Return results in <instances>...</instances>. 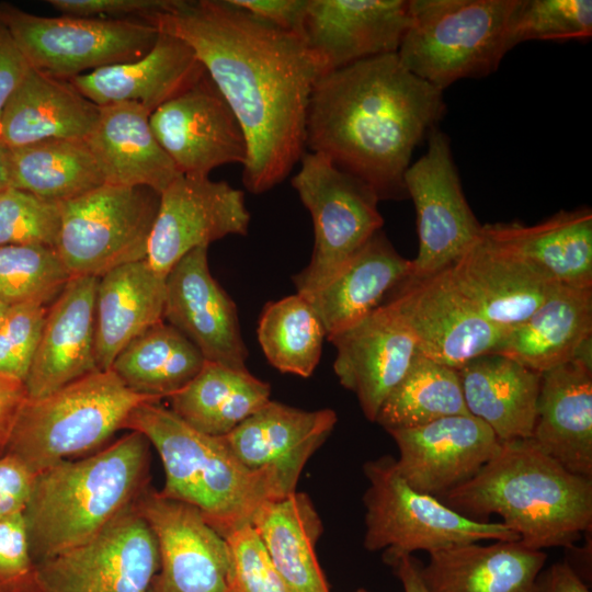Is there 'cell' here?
Here are the masks:
<instances>
[{
  "instance_id": "obj_31",
  "label": "cell",
  "mask_w": 592,
  "mask_h": 592,
  "mask_svg": "<svg viewBox=\"0 0 592 592\" xmlns=\"http://www.w3.org/2000/svg\"><path fill=\"white\" fill-rule=\"evenodd\" d=\"M166 277L140 260L99 278L95 297L94 355L100 371L133 340L163 320Z\"/></svg>"
},
{
  "instance_id": "obj_9",
  "label": "cell",
  "mask_w": 592,
  "mask_h": 592,
  "mask_svg": "<svg viewBox=\"0 0 592 592\" xmlns=\"http://www.w3.org/2000/svg\"><path fill=\"white\" fill-rule=\"evenodd\" d=\"M160 193L105 183L60 203L56 251L70 277H101L145 260Z\"/></svg>"
},
{
  "instance_id": "obj_7",
  "label": "cell",
  "mask_w": 592,
  "mask_h": 592,
  "mask_svg": "<svg viewBox=\"0 0 592 592\" xmlns=\"http://www.w3.org/2000/svg\"><path fill=\"white\" fill-rule=\"evenodd\" d=\"M519 0H409L397 50L401 65L442 92L455 81L493 73L511 50Z\"/></svg>"
},
{
  "instance_id": "obj_20",
  "label": "cell",
  "mask_w": 592,
  "mask_h": 592,
  "mask_svg": "<svg viewBox=\"0 0 592 592\" xmlns=\"http://www.w3.org/2000/svg\"><path fill=\"white\" fill-rule=\"evenodd\" d=\"M335 346L333 371L340 384L352 391L368 421L402 379L419 353L415 338L390 300L331 335Z\"/></svg>"
},
{
  "instance_id": "obj_25",
  "label": "cell",
  "mask_w": 592,
  "mask_h": 592,
  "mask_svg": "<svg viewBox=\"0 0 592 592\" xmlns=\"http://www.w3.org/2000/svg\"><path fill=\"white\" fill-rule=\"evenodd\" d=\"M99 277H71L48 308L25 387L29 398L46 396L99 371L94 355Z\"/></svg>"
},
{
  "instance_id": "obj_46",
  "label": "cell",
  "mask_w": 592,
  "mask_h": 592,
  "mask_svg": "<svg viewBox=\"0 0 592 592\" xmlns=\"http://www.w3.org/2000/svg\"><path fill=\"white\" fill-rule=\"evenodd\" d=\"M0 592H42L23 513L0 519Z\"/></svg>"
},
{
  "instance_id": "obj_13",
  "label": "cell",
  "mask_w": 592,
  "mask_h": 592,
  "mask_svg": "<svg viewBox=\"0 0 592 592\" xmlns=\"http://www.w3.org/2000/svg\"><path fill=\"white\" fill-rule=\"evenodd\" d=\"M426 138V151L405 173L419 236V251L409 277L449 267L482 235V225L463 192L448 136L436 126Z\"/></svg>"
},
{
  "instance_id": "obj_54",
  "label": "cell",
  "mask_w": 592,
  "mask_h": 592,
  "mask_svg": "<svg viewBox=\"0 0 592 592\" xmlns=\"http://www.w3.org/2000/svg\"><path fill=\"white\" fill-rule=\"evenodd\" d=\"M12 187L11 148L0 140V193Z\"/></svg>"
},
{
  "instance_id": "obj_48",
  "label": "cell",
  "mask_w": 592,
  "mask_h": 592,
  "mask_svg": "<svg viewBox=\"0 0 592 592\" xmlns=\"http://www.w3.org/2000/svg\"><path fill=\"white\" fill-rule=\"evenodd\" d=\"M35 476L15 456L0 455V519L24 512Z\"/></svg>"
},
{
  "instance_id": "obj_32",
  "label": "cell",
  "mask_w": 592,
  "mask_h": 592,
  "mask_svg": "<svg viewBox=\"0 0 592 592\" xmlns=\"http://www.w3.org/2000/svg\"><path fill=\"white\" fill-rule=\"evenodd\" d=\"M482 236L522 255L556 283L592 288V209L559 210L527 226L517 221L482 225Z\"/></svg>"
},
{
  "instance_id": "obj_1",
  "label": "cell",
  "mask_w": 592,
  "mask_h": 592,
  "mask_svg": "<svg viewBox=\"0 0 592 592\" xmlns=\"http://www.w3.org/2000/svg\"><path fill=\"white\" fill-rule=\"evenodd\" d=\"M194 50L236 115L248 146L242 183L254 194L280 184L300 160L311 90L326 73L306 42L230 0H171L143 20Z\"/></svg>"
},
{
  "instance_id": "obj_27",
  "label": "cell",
  "mask_w": 592,
  "mask_h": 592,
  "mask_svg": "<svg viewBox=\"0 0 592 592\" xmlns=\"http://www.w3.org/2000/svg\"><path fill=\"white\" fill-rule=\"evenodd\" d=\"M546 558L520 540L478 542L429 553L420 572L429 592H538Z\"/></svg>"
},
{
  "instance_id": "obj_43",
  "label": "cell",
  "mask_w": 592,
  "mask_h": 592,
  "mask_svg": "<svg viewBox=\"0 0 592 592\" xmlns=\"http://www.w3.org/2000/svg\"><path fill=\"white\" fill-rule=\"evenodd\" d=\"M60 203L10 187L0 193V247L41 244L56 247Z\"/></svg>"
},
{
  "instance_id": "obj_10",
  "label": "cell",
  "mask_w": 592,
  "mask_h": 592,
  "mask_svg": "<svg viewBox=\"0 0 592 592\" xmlns=\"http://www.w3.org/2000/svg\"><path fill=\"white\" fill-rule=\"evenodd\" d=\"M292 185L308 209L314 247L308 264L293 277L296 293L310 294L330 281L379 230L378 197L365 183L327 157L305 151Z\"/></svg>"
},
{
  "instance_id": "obj_5",
  "label": "cell",
  "mask_w": 592,
  "mask_h": 592,
  "mask_svg": "<svg viewBox=\"0 0 592 592\" xmlns=\"http://www.w3.org/2000/svg\"><path fill=\"white\" fill-rule=\"evenodd\" d=\"M123 429L141 433L158 452L166 475L159 492L198 509L223 537L251 524L263 502L278 499L269 479L244 467L223 436L195 430L159 401L135 408Z\"/></svg>"
},
{
  "instance_id": "obj_49",
  "label": "cell",
  "mask_w": 592,
  "mask_h": 592,
  "mask_svg": "<svg viewBox=\"0 0 592 592\" xmlns=\"http://www.w3.org/2000/svg\"><path fill=\"white\" fill-rule=\"evenodd\" d=\"M230 2L304 39L308 0H230Z\"/></svg>"
},
{
  "instance_id": "obj_42",
  "label": "cell",
  "mask_w": 592,
  "mask_h": 592,
  "mask_svg": "<svg viewBox=\"0 0 592 592\" xmlns=\"http://www.w3.org/2000/svg\"><path fill=\"white\" fill-rule=\"evenodd\" d=\"M592 35L591 0H519L509 27L512 49L525 41H568Z\"/></svg>"
},
{
  "instance_id": "obj_51",
  "label": "cell",
  "mask_w": 592,
  "mask_h": 592,
  "mask_svg": "<svg viewBox=\"0 0 592 592\" xmlns=\"http://www.w3.org/2000/svg\"><path fill=\"white\" fill-rule=\"evenodd\" d=\"M27 397L24 382L0 374V455L5 453L18 414Z\"/></svg>"
},
{
  "instance_id": "obj_4",
  "label": "cell",
  "mask_w": 592,
  "mask_h": 592,
  "mask_svg": "<svg viewBox=\"0 0 592 592\" xmlns=\"http://www.w3.org/2000/svg\"><path fill=\"white\" fill-rule=\"evenodd\" d=\"M149 445L132 431L96 454L36 474L23 512L35 565L84 543L136 501L147 488Z\"/></svg>"
},
{
  "instance_id": "obj_37",
  "label": "cell",
  "mask_w": 592,
  "mask_h": 592,
  "mask_svg": "<svg viewBox=\"0 0 592 592\" xmlns=\"http://www.w3.org/2000/svg\"><path fill=\"white\" fill-rule=\"evenodd\" d=\"M205 362L185 335L162 320L128 343L110 369L133 391L160 400L184 388Z\"/></svg>"
},
{
  "instance_id": "obj_45",
  "label": "cell",
  "mask_w": 592,
  "mask_h": 592,
  "mask_svg": "<svg viewBox=\"0 0 592 592\" xmlns=\"http://www.w3.org/2000/svg\"><path fill=\"white\" fill-rule=\"evenodd\" d=\"M48 308L42 303L9 307L0 322V374L25 383Z\"/></svg>"
},
{
  "instance_id": "obj_11",
  "label": "cell",
  "mask_w": 592,
  "mask_h": 592,
  "mask_svg": "<svg viewBox=\"0 0 592 592\" xmlns=\"http://www.w3.org/2000/svg\"><path fill=\"white\" fill-rule=\"evenodd\" d=\"M0 22L30 67L61 80L144 56L159 31L143 20L42 16L0 2Z\"/></svg>"
},
{
  "instance_id": "obj_14",
  "label": "cell",
  "mask_w": 592,
  "mask_h": 592,
  "mask_svg": "<svg viewBox=\"0 0 592 592\" xmlns=\"http://www.w3.org/2000/svg\"><path fill=\"white\" fill-rule=\"evenodd\" d=\"M386 300L403 317L420 354L456 369L477 356L493 353L506 332L467 301L454 286L447 267L422 277H407Z\"/></svg>"
},
{
  "instance_id": "obj_52",
  "label": "cell",
  "mask_w": 592,
  "mask_h": 592,
  "mask_svg": "<svg viewBox=\"0 0 592 592\" xmlns=\"http://www.w3.org/2000/svg\"><path fill=\"white\" fill-rule=\"evenodd\" d=\"M538 592H590L579 573L567 562H556L538 578Z\"/></svg>"
},
{
  "instance_id": "obj_40",
  "label": "cell",
  "mask_w": 592,
  "mask_h": 592,
  "mask_svg": "<svg viewBox=\"0 0 592 592\" xmlns=\"http://www.w3.org/2000/svg\"><path fill=\"white\" fill-rule=\"evenodd\" d=\"M257 332L273 367L304 378L316 369L327 338L316 311L298 293L269 303L262 310Z\"/></svg>"
},
{
  "instance_id": "obj_22",
  "label": "cell",
  "mask_w": 592,
  "mask_h": 592,
  "mask_svg": "<svg viewBox=\"0 0 592 592\" xmlns=\"http://www.w3.org/2000/svg\"><path fill=\"white\" fill-rule=\"evenodd\" d=\"M447 272L479 315L503 330L523 322L559 285L522 255L482 235Z\"/></svg>"
},
{
  "instance_id": "obj_56",
  "label": "cell",
  "mask_w": 592,
  "mask_h": 592,
  "mask_svg": "<svg viewBox=\"0 0 592 592\" xmlns=\"http://www.w3.org/2000/svg\"><path fill=\"white\" fill-rule=\"evenodd\" d=\"M355 592H369V591H367V590H365V589H358V590H356Z\"/></svg>"
},
{
  "instance_id": "obj_44",
  "label": "cell",
  "mask_w": 592,
  "mask_h": 592,
  "mask_svg": "<svg viewBox=\"0 0 592 592\" xmlns=\"http://www.w3.org/2000/svg\"><path fill=\"white\" fill-rule=\"evenodd\" d=\"M228 546V592H289L251 524L231 531Z\"/></svg>"
},
{
  "instance_id": "obj_55",
  "label": "cell",
  "mask_w": 592,
  "mask_h": 592,
  "mask_svg": "<svg viewBox=\"0 0 592 592\" xmlns=\"http://www.w3.org/2000/svg\"><path fill=\"white\" fill-rule=\"evenodd\" d=\"M9 305L0 300V322L3 320L4 316L7 315L9 310Z\"/></svg>"
},
{
  "instance_id": "obj_21",
  "label": "cell",
  "mask_w": 592,
  "mask_h": 592,
  "mask_svg": "<svg viewBox=\"0 0 592 592\" xmlns=\"http://www.w3.org/2000/svg\"><path fill=\"white\" fill-rule=\"evenodd\" d=\"M208 247L181 258L166 277L163 320L185 335L208 362L247 369L236 304L213 277Z\"/></svg>"
},
{
  "instance_id": "obj_3",
  "label": "cell",
  "mask_w": 592,
  "mask_h": 592,
  "mask_svg": "<svg viewBox=\"0 0 592 592\" xmlns=\"http://www.w3.org/2000/svg\"><path fill=\"white\" fill-rule=\"evenodd\" d=\"M437 499L474 521L498 514L532 549L573 547L592 525V479L568 471L530 439L502 442L475 477Z\"/></svg>"
},
{
  "instance_id": "obj_29",
  "label": "cell",
  "mask_w": 592,
  "mask_h": 592,
  "mask_svg": "<svg viewBox=\"0 0 592 592\" xmlns=\"http://www.w3.org/2000/svg\"><path fill=\"white\" fill-rule=\"evenodd\" d=\"M411 271L412 260L400 255L379 230L330 281L303 296L319 317L328 339L384 304Z\"/></svg>"
},
{
  "instance_id": "obj_39",
  "label": "cell",
  "mask_w": 592,
  "mask_h": 592,
  "mask_svg": "<svg viewBox=\"0 0 592 592\" xmlns=\"http://www.w3.org/2000/svg\"><path fill=\"white\" fill-rule=\"evenodd\" d=\"M462 414L470 413L457 369L418 353L382 405L375 422L389 431Z\"/></svg>"
},
{
  "instance_id": "obj_53",
  "label": "cell",
  "mask_w": 592,
  "mask_h": 592,
  "mask_svg": "<svg viewBox=\"0 0 592 592\" xmlns=\"http://www.w3.org/2000/svg\"><path fill=\"white\" fill-rule=\"evenodd\" d=\"M384 561L392 567L405 592H429L421 577V562L412 555L386 558Z\"/></svg>"
},
{
  "instance_id": "obj_6",
  "label": "cell",
  "mask_w": 592,
  "mask_h": 592,
  "mask_svg": "<svg viewBox=\"0 0 592 592\" xmlns=\"http://www.w3.org/2000/svg\"><path fill=\"white\" fill-rule=\"evenodd\" d=\"M149 401L159 399L133 391L112 369L95 371L46 396L27 397L5 453L36 475L103 444Z\"/></svg>"
},
{
  "instance_id": "obj_23",
  "label": "cell",
  "mask_w": 592,
  "mask_h": 592,
  "mask_svg": "<svg viewBox=\"0 0 592 592\" xmlns=\"http://www.w3.org/2000/svg\"><path fill=\"white\" fill-rule=\"evenodd\" d=\"M409 22V0H308L304 41L326 72L396 54Z\"/></svg>"
},
{
  "instance_id": "obj_33",
  "label": "cell",
  "mask_w": 592,
  "mask_h": 592,
  "mask_svg": "<svg viewBox=\"0 0 592 592\" xmlns=\"http://www.w3.org/2000/svg\"><path fill=\"white\" fill-rule=\"evenodd\" d=\"M457 372L468 412L488 424L501 442L532 436L540 373L498 353L477 356Z\"/></svg>"
},
{
  "instance_id": "obj_12",
  "label": "cell",
  "mask_w": 592,
  "mask_h": 592,
  "mask_svg": "<svg viewBox=\"0 0 592 592\" xmlns=\"http://www.w3.org/2000/svg\"><path fill=\"white\" fill-rule=\"evenodd\" d=\"M158 568L156 537L135 502L84 543L36 563L42 592H147Z\"/></svg>"
},
{
  "instance_id": "obj_36",
  "label": "cell",
  "mask_w": 592,
  "mask_h": 592,
  "mask_svg": "<svg viewBox=\"0 0 592 592\" xmlns=\"http://www.w3.org/2000/svg\"><path fill=\"white\" fill-rule=\"evenodd\" d=\"M271 386L248 369L206 361L198 374L170 398L171 410L195 430L225 436L270 399Z\"/></svg>"
},
{
  "instance_id": "obj_47",
  "label": "cell",
  "mask_w": 592,
  "mask_h": 592,
  "mask_svg": "<svg viewBox=\"0 0 592 592\" xmlns=\"http://www.w3.org/2000/svg\"><path fill=\"white\" fill-rule=\"evenodd\" d=\"M61 15L145 20L166 11L171 0H49Z\"/></svg>"
},
{
  "instance_id": "obj_41",
  "label": "cell",
  "mask_w": 592,
  "mask_h": 592,
  "mask_svg": "<svg viewBox=\"0 0 592 592\" xmlns=\"http://www.w3.org/2000/svg\"><path fill=\"white\" fill-rule=\"evenodd\" d=\"M70 275L53 247H0V300L9 306L47 304L64 289Z\"/></svg>"
},
{
  "instance_id": "obj_2",
  "label": "cell",
  "mask_w": 592,
  "mask_h": 592,
  "mask_svg": "<svg viewBox=\"0 0 592 592\" xmlns=\"http://www.w3.org/2000/svg\"><path fill=\"white\" fill-rule=\"evenodd\" d=\"M443 92L407 70L397 54L323 73L306 116L305 148L327 157L382 200H406L412 152L437 126Z\"/></svg>"
},
{
  "instance_id": "obj_17",
  "label": "cell",
  "mask_w": 592,
  "mask_h": 592,
  "mask_svg": "<svg viewBox=\"0 0 592 592\" xmlns=\"http://www.w3.org/2000/svg\"><path fill=\"white\" fill-rule=\"evenodd\" d=\"M151 128L178 171L207 178L217 167L243 166L248 146L230 106L208 75L150 114Z\"/></svg>"
},
{
  "instance_id": "obj_50",
  "label": "cell",
  "mask_w": 592,
  "mask_h": 592,
  "mask_svg": "<svg viewBox=\"0 0 592 592\" xmlns=\"http://www.w3.org/2000/svg\"><path fill=\"white\" fill-rule=\"evenodd\" d=\"M30 65L8 29L0 22V126L3 110Z\"/></svg>"
},
{
  "instance_id": "obj_30",
  "label": "cell",
  "mask_w": 592,
  "mask_h": 592,
  "mask_svg": "<svg viewBox=\"0 0 592 592\" xmlns=\"http://www.w3.org/2000/svg\"><path fill=\"white\" fill-rule=\"evenodd\" d=\"M99 113L100 106L68 80L30 67L3 110L0 140L19 148L54 139H86Z\"/></svg>"
},
{
  "instance_id": "obj_16",
  "label": "cell",
  "mask_w": 592,
  "mask_h": 592,
  "mask_svg": "<svg viewBox=\"0 0 592 592\" xmlns=\"http://www.w3.org/2000/svg\"><path fill=\"white\" fill-rule=\"evenodd\" d=\"M135 505L159 551V568L147 592H228L227 543L198 509L148 487Z\"/></svg>"
},
{
  "instance_id": "obj_26",
  "label": "cell",
  "mask_w": 592,
  "mask_h": 592,
  "mask_svg": "<svg viewBox=\"0 0 592 592\" xmlns=\"http://www.w3.org/2000/svg\"><path fill=\"white\" fill-rule=\"evenodd\" d=\"M205 72L187 43L159 31L153 46L140 58L89 71L68 81L98 106L135 102L152 113L196 83Z\"/></svg>"
},
{
  "instance_id": "obj_28",
  "label": "cell",
  "mask_w": 592,
  "mask_h": 592,
  "mask_svg": "<svg viewBox=\"0 0 592 592\" xmlns=\"http://www.w3.org/2000/svg\"><path fill=\"white\" fill-rule=\"evenodd\" d=\"M150 114L135 102L100 106L98 122L86 140L105 183L161 193L181 174L158 141Z\"/></svg>"
},
{
  "instance_id": "obj_15",
  "label": "cell",
  "mask_w": 592,
  "mask_h": 592,
  "mask_svg": "<svg viewBox=\"0 0 592 592\" xmlns=\"http://www.w3.org/2000/svg\"><path fill=\"white\" fill-rule=\"evenodd\" d=\"M250 224L244 194L225 181L180 174L161 193L146 260L167 277L186 253L229 235L244 236Z\"/></svg>"
},
{
  "instance_id": "obj_8",
  "label": "cell",
  "mask_w": 592,
  "mask_h": 592,
  "mask_svg": "<svg viewBox=\"0 0 592 592\" xmlns=\"http://www.w3.org/2000/svg\"><path fill=\"white\" fill-rule=\"evenodd\" d=\"M369 482L365 505L364 546L384 550L383 559L483 540H520L502 522H478L463 516L437 498L414 490L389 455L364 464Z\"/></svg>"
},
{
  "instance_id": "obj_24",
  "label": "cell",
  "mask_w": 592,
  "mask_h": 592,
  "mask_svg": "<svg viewBox=\"0 0 592 592\" xmlns=\"http://www.w3.org/2000/svg\"><path fill=\"white\" fill-rule=\"evenodd\" d=\"M530 440L568 471L592 479V340L542 373Z\"/></svg>"
},
{
  "instance_id": "obj_35",
  "label": "cell",
  "mask_w": 592,
  "mask_h": 592,
  "mask_svg": "<svg viewBox=\"0 0 592 592\" xmlns=\"http://www.w3.org/2000/svg\"><path fill=\"white\" fill-rule=\"evenodd\" d=\"M251 525L289 592H330L316 555L322 522L306 493L263 502Z\"/></svg>"
},
{
  "instance_id": "obj_38",
  "label": "cell",
  "mask_w": 592,
  "mask_h": 592,
  "mask_svg": "<svg viewBox=\"0 0 592 592\" xmlns=\"http://www.w3.org/2000/svg\"><path fill=\"white\" fill-rule=\"evenodd\" d=\"M12 187L62 203L103 184V172L86 139H54L11 148Z\"/></svg>"
},
{
  "instance_id": "obj_34",
  "label": "cell",
  "mask_w": 592,
  "mask_h": 592,
  "mask_svg": "<svg viewBox=\"0 0 592 592\" xmlns=\"http://www.w3.org/2000/svg\"><path fill=\"white\" fill-rule=\"evenodd\" d=\"M592 339V288L557 285L523 322L506 330L493 353L545 373L577 356Z\"/></svg>"
},
{
  "instance_id": "obj_19",
  "label": "cell",
  "mask_w": 592,
  "mask_h": 592,
  "mask_svg": "<svg viewBox=\"0 0 592 592\" xmlns=\"http://www.w3.org/2000/svg\"><path fill=\"white\" fill-rule=\"evenodd\" d=\"M337 421L331 409L303 410L269 400L223 437L238 460L264 475L282 498L296 491L303 468Z\"/></svg>"
},
{
  "instance_id": "obj_18",
  "label": "cell",
  "mask_w": 592,
  "mask_h": 592,
  "mask_svg": "<svg viewBox=\"0 0 592 592\" xmlns=\"http://www.w3.org/2000/svg\"><path fill=\"white\" fill-rule=\"evenodd\" d=\"M387 432L397 444L402 478L435 498L475 477L502 444L488 424L470 414Z\"/></svg>"
}]
</instances>
